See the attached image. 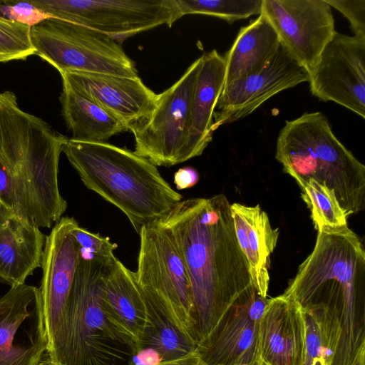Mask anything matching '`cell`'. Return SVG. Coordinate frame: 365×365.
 I'll list each match as a JSON object with an SVG mask.
<instances>
[{"mask_svg": "<svg viewBox=\"0 0 365 365\" xmlns=\"http://www.w3.org/2000/svg\"><path fill=\"white\" fill-rule=\"evenodd\" d=\"M66 140L23 111L13 92L0 93V161L10 179L14 211L39 228H52L67 208L58 182Z\"/></svg>", "mask_w": 365, "mask_h": 365, "instance_id": "3957f363", "label": "cell"}, {"mask_svg": "<svg viewBox=\"0 0 365 365\" xmlns=\"http://www.w3.org/2000/svg\"><path fill=\"white\" fill-rule=\"evenodd\" d=\"M46 236L14 211L0 209V282L11 287L25 284L41 266Z\"/></svg>", "mask_w": 365, "mask_h": 365, "instance_id": "ffe728a7", "label": "cell"}, {"mask_svg": "<svg viewBox=\"0 0 365 365\" xmlns=\"http://www.w3.org/2000/svg\"><path fill=\"white\" fill-rule=\"evenodd\" d=\"M305 344L302 365H333L341 336L338 311L320 304L302 307Z\"/></svg>", "mask_w": 365, "mask_h": 365, "instance_id": "d4e9b609", "label": "cell"}, {"mask_svg": "<svg viewBox=\"0 0 365 365\" xmlns=\"http://www.w3.org/2000/svg\"><path fill=\"white\" fill-rule=\"evenodd\" d=\"M299 187L316 230L347 226L348 217L332 190L312 179Z\"/></svg>", "mask_w": 365, "mask_h": 365, "instance_id": "4316f807", "label": "cell"}, {"mask_svg": "<svg viewBox=\"0 0 365 365\" xmlns=\"http://www.w3.org/2000/svg\"><path fill=\"white\" fill-rule=\"evenodd\" d=\"M146 303L150 325L145 336L143 349L155 350L161 362L181 359L196 351L197 345L191 338L158 309Z\"/></svg>", "mask_w": 365, "mask_h": 365, "instance_id": "484cf974", "label": "cell"}, {"mask_svg": "<svg viewBox=\"0 0 365 365\" xmlns=\"http://www.w3.org/2000/svg\"><path fill=\"white\" fill-rule=\"evenodd\" d=\"M62 152L84 185L121 210L138 234L182 200L156 165L128 149L67 138Z\"/></svg>", "mask_w": 365, "mask_h": 365, "instance_id": "277c9868", "label": "cell"}, {"mask_svg": "<svg viewBox=\"0 0 365 365\" xmlns=\"http://www.w3.org/2000/svg\"><path fill=\"white\" fill-rule=\"evenodd\" d=\"M51 18L106 34L118 43L182 16L176 0H34Z\"/></svg>", "mask_w": 365, "mask_h": 365, "instance_id": "9c48e42d", "label": "cell"}, {"mask_svg": "<svg viewBox=\"0 0 365 365\" xmlns=\"http://www.w3.org/2000/svg\"><path fill=\"white\" fill-rule=\"evenodd\" d=\"M31 38L35 54L60 73L138 76L134 61L120 43L87 27L50 18L31 28Z\"/></svg>", "mask_w": 365, "mask_h": 365, "instance_id": "ba28073f", "label": "cell"}, {"mask_svg": "<svg viewBox=\"0 0 365 365\" xmlns=\"http://www.w3.org/2000/svg\"><path fill=\"white\" fill-rule=\"evenodd\" d=\"M78 225L62 217L46 236L41 258L43 275L39 288L48 339L46 354L52 349L61 330L65 311L81 257V248L72 234Z\"/></svg>", "mask_w": 365, "mask_h": 365, "instance_id": "9a60e30c", "label": "cell"}, {"mask_svg": "<svg viewBox=\"0 0 365 365\" xmlns=\"http://www.w3.org/2000/svg\"><path fill=\"white\" fill-rule=\"evenodd\" d=\"M198 172L192 167L180 168L174 175V183L179 190L195 185L199 180Z\"/></svg>", "mask_w": 365, "mask_h": 365, "instance_id": "d6a6232c", "label": "cell"}, {"mask_svg": "<svg viewBox=\"0 0 365 365\" xmlns=\"http://www.w3.org/2000/svg\"><path fill=\"white\" fill-rule=\"evenodd\" d=\"M182 16L205 14L230 24L260 14L262 0H176Z\"/></svg>", "mask_w": 365, "mask_h": 365, "instance_id": "83f0119b", "label": "cell"}, {"mask_svg": "<svg viewBox=\"0 0 365 365\" xmlns=\"http://www.w3.org/2000/svg\"><path fill=\"white\" fill-rule=\"evenodd\" d=\"M0 16L31 27L51 18L31 1H0Z\"/></svg>", "mask_w": 365, "mask_h": 365, "instance_id": "4dcf8cb0", "label": "cell"}, {"mask_svg": "<svg viewBox=\"0 0 365 365\" xmlns=\"http://www.w3.org/2000/svg\"><path fill=\"white\" fill-rule=\"evenodd\" d=\"M191 101L186 157L200 155L213 135V114L225 78V60L216 50L203 54Z\"/></svg>", "mask_w": 365, "mask_h": 365, "instance_id": "44dd1931", "label": "cell"}, {"mask_svg": "<svg viewBox=\"0 0 365 365\" xmlns=\"http://www.w3.org/2000/svg\"><path fill=\"white\" fill-rule=\"evenodd\" d=\"M2 206H3V205H2L1 201L0 200V209L1 208Z\"/></svg>", "mask_w": 365, "mask_h": 365, "instance_id": "f35d334b", "label": "cell"}, {"mask_svg": "<svg viewBox=\"0 0 365 365\" xmlns=\"http://www.w3.org/2000/svg\"><path fill=\"white\" fill-rule=\"evenodd\" d=\"M72 234L81 248L83 257L108 262L116 258L113 251L118 245L111 242L108 237L91 232L78 225L73 227Z\"/></svg>", "mask_w": 365, "mask_h": 365, "instance_id": "f546056e", "label": "cell"}, {"mask_svg": "<svg viewBox=\"0 0 365 365\" xmlns=\"http://www.w3.org/2000/svg\"><path fill=\"white\" fill-rule=\"evenodd\" d=\"M349 21L354 35L365 37V0H325Z\"/></svg>", "mask_w": 365, "mask_h": 365, "instance_id": "1f68e13d", "label": "cell"}, {"mask_svg": "<svg viewBox=\"0 0 365 365\" xmlns=\"http://www.w3.org/2000/svg\"><path fill=\"white\" fill-rule=\"evenodd\" d=\"M200 63V57L173 85L158 94L151 113L129 128L135 138L134 152L156 166L170 167L187 160L190 106Z\"/></svg>", "mask_w": 365, "mask_h": 365, "instance_id": "30bf717a", "label": "cell"}, {"mask_svg": "<svg viewBox=\"0 0 365 365\" xmlns=\"http://www.w3.org/2000/svg\"><path fill=\"white\" fill-rule=\"evenodd\" d=\"M260 14L309 73L336 32L331 9L325 0H262Z\"/></svg>", "mask_w": 365, "mask_h": 365, "instance_id": "7c38bea8", "label": "cell"}, {"mask_svg": "<svg viewBox=\"0 0 365 365\" xmlns=\"http://www.w3.org/2000/svg\"><path fill=\"white\" fill-rule=\"evenodd\" d=\"M31 28L0 16V63L24 60L35 54Z\"/></svg>", "mask_w": 365, "mask_h": 365, "instance_id": "f1b7e54d", "label": "cell"}, {"mask_svg": "<svg viewBox=\"0 0 365 365\" xmlns=\"http://www.w3.org/2000/svg\"><path fill=\"white\" fill-rule=\"evenodd\" d=\"M301 307L335 308L341 336L333 365H349L365 344V251L348 226L322 227L314 247L283 294Z\"/></svg>", "mask_w": 365, "mask_h": 365, "instance_id": "7a4b0ae2", "label": "cell"}, {"mask_svg": "<svg viewBox=\"0 0 365 365\" xmlns=\"http://www.w3.org/2000/svg\"><path fill=\"white\" fill-rule=\"evenodd\" d=\"M279 45L277 32L262 14L242 27L224 56L226 65L224 86L262 69Z\"/></svg>", "mask_w": 365, "mask_h": 365, "instance_id": "603a6c76", "label": "cell"}, {"mask_svg": "<svg viewBox=\"0 0 365 365\" xmlns=\"http://www.w3.org/2000/svg\"><path fill=\"white\" fill-rule=\"evenodd\" d=\"M349 365H365V344L361 346Z\"/></svg>", "mask_w": 365, "mask_h": 365, "instance_id": "d590c367", "label": "cell"}, {"mask_svg": "<svg viewBox=\"0 0 365 365\" xmlns=\"http://www.w3.org/2000/svg\"><path fill=\"white\" fill-rule=\"evenodd\" d=\"M275 157L299 187L312 179L332 190L347 217L364 209L365 166L339 140L322 113L287 120Z\"/></svg>", "mask_w": 365, "mask_h": 365, "instance_id": "5b68a950", "label": "cell"}, {"mask_svg": "<svg viewBox=\"0 0 365 365\" xmlns=\"http://www.w3.org/2000/svg\"><path fill=\"white\" fill-rule=\"evenodd\" d=\"M269 301L257 290L235 302L197 346L207 365H252L259 360V325Z\"/></svg>", "mask_w": 365, "mask_h": 365, "instance_id": "2e32d148", "label": "cell"}, {"mask_svg": "<svg viewBox=\"0 0 365 365\" xmlns=\"http://www.w3.org/2000/svg\"><path fill=\"white\" fill-rule=\"evenodd\" d=\"M304 344L301 306L283 294L269 299L259 325V361L264 365H302Z\"/></svg>", "mask_w": 365, "mask_h": 365, "instance_id": "ac0fdd59", "label": "cell"}, {"mask_svg": "<svg viewBox=\"0 0 365 365\" xmlns=\"http://www.w3.org/2000/svg\"><path fill=\"white\" fill-rule=\"evenodd\" d=\"M252 365H264L263 364L261 361H259V360L257 361L256 362H255Z\"/></svg>", "mask_w": 365, "mask_h": 365, "instance_id": "74e56055", "label": "cell"}, {"mask_svg": "<svg viewBox=\"0 0 365 365\" xmlns=\"http://www.w3.org/2000/svg\"><path fill=\"white\" fill-rule=\"evenodd\" d=\"M309 80V72L280 43L262 69L224 86L213 114V131L247 117L275 94Z\"/></svg>", "mask_w": 365, "mask_h": 365, "instance_id": "5bb4252c", "label": "cell"}, {"mask_svg": "<svg viewBox=\"0 0 365 365\" xmlns=\"http://www.w3.org/2000/svg\"><path fill=\"white\" fill-rule=\"evenodd\" d=\"M128 365H143L141 361L133 356ZM158 365H207L199 356L196 351L176 360L160 362Z\"/></svg>", "mask_w": 365, "mask_h": 365, "instance_id": "e575fe53", "label": "cell"}, {"mask_svg": "<svg viewBox=\"0 0 365 365\" xmlns=\"http://www.w3.org/2000/svg\"><path fill=\"white\" fill-rule=\"evenodd\" d=\"M48 346L39 288L11 287L0 297V365H40Z\"/></svg>", "mask_w": 365, "mask_h": 365, "instance_id": "4fadbf2b", "label": "cell"}, {"mask_svg": "<svg viewBox=\"0 0 365 365\" xmlns=\"http://www.w3.org/2000/svg\"><path fill=\"white\" fill-rule=\"evenodd\" d=\"M313 96L365 118V37L335 32L309 73Z\"/></svg>", "mask_w": 365, "mask_h": 365, "instance_id": "8fae6325", "label": "cell"}, {"mask_svg": "<svg viewBox=\"0 0 365 365\" xmlns=\"http://www.w3.org/2000/svg\"><path fill=\"white\" fill-rule=\"evenodd\" d=\"M230 211L237 240L247 259L255 287L261 296L267 297L269 259L278 240L279 228H272L259 205L235 202L230 205Z\"/></svg>", "mask_w": 365, "mask_h": 365, "instance_id": "7402d4cb", "label": "cell"}, {"mask_svg": "<svg viewBox=\"0 0 365 365\" xmlns=\"http://www.w3.org/2000/svg\"><path fill=\"white\" fill-rule=\"evenodd\" d=\"M40 365H63V364H61L57 361H54L51 360L47 355L45 360L42 359L41 362L40 363Z\"/></svg>", "mask_w": 365, "mask_h": 365, "instance_id": "8d00e7d4", "label": "cell"}, {"mask_svg": "<svg viewBox=\"0 0 365 365\" xmlns=\"http://www.w3.org/2000/svg\"><path fill=\"white\" fill-rule=\"evenodd\" d=\"M139 235L135 275L145 299L197 344L190 283L173 235L159 221Z\"/></svg>", "mask_w": 365, "mask_h": 365, "instance_id": "52a82bcc", "label": "cell"}, {"mask_svg": "<svg viewBox=\"0 0 365 365\" xmlns=\"http://www.w3.org/2000/svg\"><path fill=\"white\" fill-rule=\"evenodd\" d=\"M63 85L83 94L123 122L131 125L154 109L158 94L139 76L125 77L82 72L60 73Z\"/></svg>", "mask_w": 365, "mask_h": 365, "instance_id": "e0dca14e", "label": "cell"}, {"mask_svg": "<svg viewBox=\"0 0 365 365\" xmlns=\"http://www.w3.org/2000/svg\"><path fill=\"white\" fill-rule=\"evenodd\" d=\"M0 200L4 207L14 210V202L9 175L0 161Z\"/></svg>", "mask_w": 365, "mask_h": 365, "instance_id": "836d02e7", "label": "cell"}, {"mask_svg": "<svg viewBox=\"0 0 365 365\" xmlns=\"http://www.w3.org/2000/svg\"><path fill=\"white\" fill-rule=\"evenodd\" d=\"M62 113L71 139L105 143L110 137L128 130L126 125L94 101L63 85L60 96Z\"/></svg>", "mask_w": 365, "mask_h": 365, "instance_id": "cb8c5ba5", "label": "cell"}, {"mask_svg": "<svg viewBox=\"0 0 365 365\" xmlns=\"http://www.w3.org/2000/svg\"><path fill=\"white\" fill-rule=\"evenodd\" d=\"M223 194L181 200L159 222L173 235L191 287L197 344L238 299L256 289Z\"/></svg>", "mask_w": 365, "mask_h": 365, "instance_id": "6da1fadb", "label": "cell"}, {"mask_svg": "<svg viewBox=\"0 0 365 365\" xmlns=\"http://www.w3.org/2000/svg\"><path fill=\"white\" fill-rule=\"evenodd\" d=\"M101 295L111 324L135 344L143 349L150 320L145 297L135 272L115 259L106 268L101 282Z\"/></svg>", "mask_w": 365, "mask_h": 365, "instance_id": "d6986e66", "label": "cell"}, {"mask_svg": "<svg viewBox=\"0 0 365 365\" xmlns=\"http://www.w3.org/2000/svg\"><path fill=\"white\" fill-rule=\"evenodd\" d=\"M113 262L81 255L61 330L47 354L51 360L63 365H128L140 351L103 308L101 282Z\"/></svg>", "mask_w": 365, "mask_h": 365, "instance_id": "8992f818", "label": "cell"}]
</instances>
